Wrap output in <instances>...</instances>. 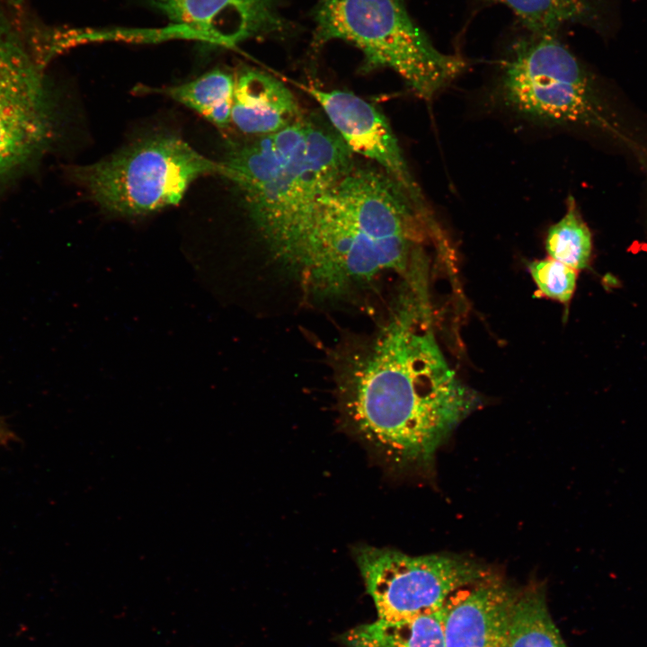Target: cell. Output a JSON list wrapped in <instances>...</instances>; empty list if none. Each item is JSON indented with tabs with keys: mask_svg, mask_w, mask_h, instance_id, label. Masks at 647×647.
Here are the masks:
<instances>
[{
	"mask_svg": "<svg viewBox=\"0 0 647 647\" xmlns=\"http://www.w3.org/2000/svg\"><path fill=\"white\" fill-rule=\"evenodd\" d=\"M423 299L402 302L336 369L344 423L393 469L423 468L476 406L448 364Z\"/></svg>",
	"mask_w": 647,
	"mask_h": 647,
	"instance_id": "1",
	"label": "cell"
},
{
	"mask_svg": "<svg viewBox=\"0 0 647 647\" xmlns=\"http://www.w3.org/2000/svg\"><path fill=\"white\" fill-rule=\"evenodd\" d=\"M433 217L378 167L354 165L318 201L286 264L308 290L340 295L391 270H405Z\"/></svg>",
	"mask_w": 647,
	"mask_h": 647,
	"instance_id": "2",
	"label": "cell"
},
{
	"mask_svg": "<svg viewBox=\"0 0 647 647\" xmlns=\"http://www.w3.org/2000/svg\"><path fill=\"white\" fill-rule=\"evenodd\" d=\"M353 155L327 120L304 115L279 131L230 148L222 162L257 230L287 263L320 199L355 165Z\"/></svg>",
	"mask_w": 647,
	"mask_h": 647,
	"instance_id": "3",
	"label": "cell"
},
{
	"mask_svg": "<svg viewBox=\"0 0 647 647\" xmlns=\"http://www.w3.org/2000/svg\"><path fill=\"white\" fill-rule=\"evenodd\" d=\"M315 22L316 43L353 44L366 68H390L422 99L433 98L465 67L462 58L433 46L403 0H320Z\"/></svg>",
	"mask_w": 647,
	"mask_h": 647,
	"instance_id": "4",
	"label": "cell"
},
{
	"mask_svg": "<svg viewBox=\"0 0 647 647\" xmlns=\"http://www.w3.org/2000/svg\"><path fill=\"white\" fill-rule=\"evenodd\" d=\"M496 93L504 107L534 122L612 129L594 79L555 35L514 42L500 63Z\"/></svg>",
	"mask_w": 647,
	"mask_h": 647,
	"instance_id": "5",
	"label": "cell"
},
{
	"mask_svg": "<svg viewBox=\"0 0 647 647\" xmlns=\"http://www.w3.org/2000/svg\"><path fill=\"white\" fill-rule=\"evenodd\" d=\"M226 178L227 168L173 135L143 138L70 175L104 210L119 216L149 214L175 206L199 177Z\"/></svg>",
	"mask_w": 647,
	"mask_h": 647,
	"instance_id": "6",
	"label": "cell"
},
{
	"mask_svg": "<svg viewBox=\"0 0 647 647\" xmlns=\"http://www.w3.org/2000/svg\"><path fill=\"white\" fill-rule=\"evenodd\" d=\"M16 1L0 3V182L22 173L49 147L54 114L32 33Z\"/></svg>",
	"mask_w": 647,
	"mask_h": 647,
	"instance_id": "7",
	"label": "cell"
},
{
	"mask_svg": "<svg viewBox=\"0 0 647 647\" xmlns=\"http://www.w3.org/2000/svg\"><path fill=\"white\" fill-rule=\"evenodd\" d=\"M353 555L378 618L388 621L438 609L459 589L488 577L478 564L452 555L412 556L366 545L354 547Z\"/></svg>",
	"mask_w": 647,
	"mask_h": 647,
	"instance_id": "8",
	"label": "cell"
},
{
	"mask_svg": "<svg viewBox=\"0 0 647 647\" xmlns=\"http://www.w3.org/2000/svg\"><path fill=\"white\" fill-rule=\"evenodd\" d=\"M301 87L318 102L327 121L353 154L373 161L421 212L431 216L387 120L376 106L348 91Z\"/></svg>",
	"mask_w": 647,
	"mask_h": 647,
	"instance_id": "9",
	"label": "cell"
},
{
	"mask_svg": "<svg viewBox=\"0 0 647 647\" xmlns=\"http://www.w3.org/2000/svg\"><path fill=\"white\" fill-rule=\"evenodd\" d=\"M173 24L209 43L233 47L287 28L278 0H146Z\"/></svg>",
	"mask_w": 647,
	"mask_h": 647,
	"instance_id": "10",
	"label": "cell"
},
{
	"mask_svg": "<svg viewBox=\"0 0 647 647\" xmlns=\"http://www.w3.org/2000/svg\"><path fill=\"white\" fill-rule=\"evenodd\" d=\"M516 598L489 577L456 591L445 604V647H508Z\"/></svg>",
	"mask_w": 647,
	"mask_h": 647,
	"instance_id": "11",
	"label": "cell"
},
{
	"mask_svg": "<svg viewBox=\"0 0 647 647\" xmlns=\"http://www.w3.org/2000/svg\"><path fill=\"white\" fill-rule=\"evenodd\" d=\"M303 116L292 92L271 75L247 69L235 78L231 121L243 133L269 135Z\"/></svg>",
	"mask_w": 647,
	"mask_h": 647,
	"instance_id": "12",
	"label": "cell"
},
{
	"mask_svg": "<svg viewBox=\"0 0 647 647\" xmlns=\"http://www.w3.org/2000/svg\"><path fill=\"white\" fill-rule=\"evenodd\" d=\"M445 611L444 605L403 620L378 618L351 628L341 641L349 647H445Z\"/></svg>",
	"mask_w": 647,
	"mask_h": 647,
	"instance_id": "13",
	"label": "cell"
},
{
	"mask_svg": "<svg viewBox=\"0 0 647 647\" xmlns=\"http://www.w3.org/2000/svg\"><path fill=\"white\" fill-rule=\"evenodd\" d=\"M508 7L534 34L555 35L560 27L580 23L598 28L607 0H492Z\"/></svg>",
	"mask_w": 647,
	"mask_h": 647,
	"instance_id": "14",
	"label": "cell"
},
{
	"mask_svg": "<svg viewBox=\"0 0 647 647\" xmlns=\"http://www.w3.org/2000/svg\"><path fill=\"white\" fill-rule=\"evenodd\" d=\"M235 78L222 69L175 86L152 90L193 110L220 129L231 122Z\"/></svg>",
	"mask_w": 647,
	"mask_h": 647,
	"instance_id": "15",
	"label": "cell"
},
{
	"mask_svg": "<svg viewBox=\"0 0 647 647\" xmlns=\"http://www.w3.org/2000/svg\"><path fill=\"white\" fill-rule=\"evenodd\" d=\"M508 647H567L537 589L517 596L511 615Z\"/></svg>",
	"mask_w": 647,
	"mask_h": 647,
	"instance_id": "16",
	"label": "cell"
},
{
	"mask_svg": "<svg viewBox=\"0 0 647 647\" xmlns=\"http://www.w3.org/2000/svg\"><path fill=\"white\" fill-rule=\"evenodd\" d=\"M545 249L550 258L575 270L586 268L591 250V234L570 197L563 217L547 231Z\"/></svg>",
	"mask_w": 647,
	"mask_h": 647,
	"instance_id": "17",
	"label": "cell"
},
{
	"mask_svg": "<svg viewBox=\"0 0 647 647\" xmlns=\"http://www.w3.org/2000/svg\"><path fill=\"white\" fill-rule=\"evenodd\" d=\"M528 268L543 295L562 303L571 300L576 287L577 270L550 257L535 261Z\"/></svg>",
	"mask_w": 647,
	"mask_h": 647,
	"instance_id": "18",
	"label": "cell"
}]
</instances>
